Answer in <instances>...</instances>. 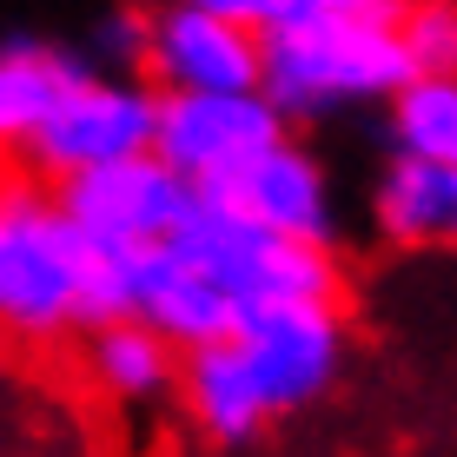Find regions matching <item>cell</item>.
Returning a JSON list of instances; mask_svg holds the SVG:
<instances>
[{
	"label": "cell",
	"mask_w": 457,
	"mask_h": 457,
	"mask_svg": "<svg viewBox=\"0 0 457 457\" xmlns=\"http://www.w3.org/2000/svg\"><path fill=\"white\" fill-rule=\"evenodd\" d=\"M385 106H391V160L457 166V80H411Z\"/></svg>",
	"instance_id": "9a60e30c"
},
{
	"label": "cell",
	"mask_w": 457,
	"mask_h": 457,
	"mask_svg": "<svg viewBox=\"0 0 457 457\" xmlns=\"http://www.w3.org/2000/svg\"><path fill=\"white\" fill-rule=\"evenodd\" d=\"M259 40V93L278 120H332L411 87L391 0H239Z\"/></svg>",
	"instance_id": "6da1fadb"
},
{
	"label": "cell",
	"mask_w": 457,
	"mask_h": 457,
	"mask_svg": "<svg viewBox=\"0 0 457 457\" xmlns=\"http://www.w3.org/2000/svg\"><path fill=\"white\" fill-rule=\"evenodd\" d=\"M113 319H126V259L93 252L46 186L0 179V332L60 338Z\"/></svg>",
	"instance_id": "7a4b0ae2"
},
{
	"label": "cell",
	"mask_w": 457,
	"mask_h": 457,
	"mask_svg": "<svg viewBox=\"0 0 457 457\" xmlns=\"http://www.w3.org/2000/svg\"><path fill=\"white\" fill-rule=\"evenodd\" d=\"M139 40H146V21H133V13H113V21L100 27V54L113 60V67H139Z\"/></svg>",
	"instance_id": "e0dca14e"
},
{
	"label": "cell",
	"mask_w": 457,
	"mask_h": 457,
	"mask_svg": "<svg viewBox=\"0 0 457 457\" xmlns=\"http://www.w3.org/2000/svg\"><path fill=\"white\" fill-rule=\"evenodd\" d=\"M172 252L199 265L219 292H226L232 319H252V312L272 305H312V298H338V259L319 245H286L272 232L245 226L232 206L219 199H193L186 226L166 239ZM239 332V325H232Z\"/></svg>",
	"instance_id": "3957f363"
},
{
	"label": "cell",
	"mask_w": 457,
	"mask_h": 457,
	"mask_svg": "<svg viewBox=\"0 0 457 457\" xmlns=\"http://www.w3.org/2000/svg\"><path fill=\"white\" fill-rule=\"evenodd\" d=\"M172 391H179L186 418H193L212 445H245V437H259L265 424H272V411H265V398H259V385H252V371H245V358H239L232 338L206 345V352H186Z\"/></svg>",
	"instance_id": "8fae6325"
},
{
	"label": "cell",
	"mask_w": 457,
	"mask_h": 457,
	"mask_svg": "<svg viewBox=\"0 0 457 457\" xmlns=\"http://www.w3.org/2000/svg\"><path fill=\"white\" fill-rule=\"evenodd\" d=\"M286 120L272 113L265 93H199V100H160L153 113V160L172 166L199 199L226 193L232 179L286 146Z\"/></svg>",
	"instance_id": "8992f818"
},
{
	"label": "cell",
	"mask_w": 457,
	"mask_h": 457,
	"mask_svg": "<svg viewBox=\"0 0 457 457\" xmlns=\"http://www.w3.org/2000/svg\"><path fill=\"white\" fill-rule=\"evenodd\" d=\"M212 199H219V206H232L245 226L286 239V245H319V252H332V232H338L332 179H325V166L312 160L298 139L272 146L265 160H252L239 179H232L226 193H212Z\"/></svg>",
	"instance_id": "9c48e42d"
},
{
	"label": "cell",
	"mask_w": 457,
	"mask_h": 457,
	"mask_svg": "<svg viewBox=\"0 0 457 457\" xmlns=\"http://www.w3.org/2000/svg\"><path fill=\"white\" fill-rule=\"evenodd\" d=\"M87 365H93V385L120 404H160L172 385H179V352L160 345L146 325L133 319H113L100 325L87 345Z\"/></svg>",
	"instance_id": "5bb4252c"
},
{
	"label": "cell",
	"mask_w": 457,
	"mask_h": 457,
	"mask_svg": "<svg viewBox=\"0 0 457 457\" xmlns=\"http://www.w3.org/2000/svg\"><path fill=\"white\" fill-rule=\"evenodd\" d=\"M371 219L404 252H445L457 245V166H418L391 160L371 186Z\"/></svg>",
	"instance_id": "7c38bea8"
},
{
	"label": "cell",
	"mask_w": 457,
	"mask_h": 457,
	"mask_svg": "<svg viewBox=\"0 0 457 457\" xmlns=\"http://www.w3.org/2000/svg\"><path fill=\"white\" fill-rule=\"evenodd\" d=\"M193 199L199 193L172 166H160L153 153H139V160L60 179L54 206L67 212V226L80 232L93 252H106V259H139V252H160L172 232L186 226Z\"/></svg>",
	"instance_id": "5b68a950"
},
{
	"label": "cell",
	"mask_w": 457,
	"mask_h": 457,
	"mask_svg": "<svg viewBox=\"0 0 457 457\" xmlns=\"http://www.w3.org/2000/svg\"><path fill=\"white\" fill-rule=\"evenodd\" d=\"M153 113H160L153 87H139L133 73H100L87 60L60 87V100L46 106V120L34 126V139L21 153L40 172H54V179H80V172L153 153Z\"/></svg>",
	"instance_id": "277c9868"
},
{
	"label": "cell",
	"mask_w": 457,
	"mask_h": 457,
	"mask_svg": "<svg viewBox=\"0 0 457 457\" xmlns=\"http://www.w3.org/2000/svg\"><path fill=\"white\" fill-rule=\"evenodd\" d=\"M139 67L160 100L199 93H259V40L239 21V0H179L146 21Z\"/></svg>",
	"instance_id": "52a82bcc"
},
{
	"label": "cell",
	"mask_w": 457,
	"mask_h": 457,
	"mask_svg": "<svg viewBox=\"0 0 457 457\" xmlns=\"http://www.w3.org/2000/svg\"><path fill=\"white\" fill-rule=\"evenodd\" d=\"M126 319L146 325V332L160 345H172L179 358L232 338V325H239L232 305H226V292H219L186 252H172V245L126 259Z\"/></svg>",
	"instance_id": "30bf717a"
},
{
	"label": "cell",
	"mask_w": 457,
	"mask_h": 457,
	"mask_svg": "<svg viewBox=\"0 0 457 457\" xmlns=\"http://www.w3.org/2000/svg\"><path fill=\"white\" fill-rule=\"evenodd\" d=\"M398 46L411 80H457V7H398Z\"/></svg>",
	"instance_id": "2e32d148"
},
{
	"label": "cell",
	"mask_w": 457,
	"mask_h": 457,
	"mask_svg": "<svg viewBox=\"0 0 457 457\" xmlns=\"http://www.w3.org/2000/svg\"><path fill=\"white\" fill-rule=\"evenodd\" d=\"M239 345L252 385H259L265 411L286 418L298 404L325 398L345 371V312L338 298H312V305H272V312H252L239 319Z\"/></svg>",
	"instance_id": "ba28073f"
},
{
	"label": "cell",
	"mask_w": 457,
	"mask_h": 457,
	"mask_svg": "<svg viewBox=\"0 0 457 457\" xmlns=\"http://www.w3.org/2000/svg\"><path fill=\"white\" fill-rule=\"evenodd\" d=\"M80 67H87L80 54L46 46V40H7L0 46V153L34 139L46 106L60 100V87H67Z\"/></svg>",
	"instance_id": "4fadbf2b"
}]
</instances>
